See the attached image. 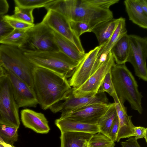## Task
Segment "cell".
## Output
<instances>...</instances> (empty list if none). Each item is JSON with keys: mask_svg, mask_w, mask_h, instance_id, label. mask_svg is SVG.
<instances>
[{"mask_svg": "<svg viewBox=\"0 0 147 147\" xmlns=\"http://www.w3.org/2000/svg\"><path fill=\"white\" fill-rule=\"evenodd\" d=\"M0 65L25 82L33 89V74L35 66L20 48L0 45Z\"/></svg>", "mask_w": 147, "mask_h": 147, "instance_id": "obj_3", "label": "cell"}, {"mask_svg": "<svg viewBox=\"0 0 147 147\" xmlns=\"http://www.w3.org/2000/svg\"><path fill=\"white\" fill-rule=\"evenodd\" d=\"M130 50L127 62L134 69L135 74L140 79L147 81V38L129 35Z\"/></svg>", "mask_w": 147, "mask_h": 147, "instance_id": "obj_7", "label": "cell"}, {"mask_svg": "<svg viewBox=\"0 0 147 147\" xmlns=\"http://www.w3.org/2000/svg\"><path fill=\"white\" fill-rule=\"evenodd\" d=\"M55 124L61 132L76 131L94 134L100 132L97 124L86 123L68 119H57Z\"/></svg>", "mask_w": 147, "mask_h": 147, "instance_id": "obj_15", "label": "cell"}, {"mask_svg": "<svg viewBox=\"0 0 147 147\" xmlns=\"http://www.w3.org/2000/svg\"><path fill=\"white\" fill-rule=\"evenodd\" d=\"M117 116L114 103H110L107 109L100 118L97 124L100 132L108 136L111 127Z\"/></svg>", "mask_w": 147, "mask_h": 147, "instance_id": "obj_22", "label": "cell"}, {"mask_svg": "<svg viewBox=\"0 0 147 147\" xmlns=\"http://www.w3.org/2000/svg\"><path fill=\"white\" fill-rule=\"evenodd\" d=\"M27 31L14 29L0 43L20 48L25 42Z\"/></svg>", "mask_w": 147, "mask_h": 147, "instance_id": "obj_23", "label": "cell"}, {"mask_svg": "<svg viewBox=\"0 0 147 147\" xmlns=\"http://www.w3.org/2000/svg\"><path fill=\"white\" fill-rule=\"evenodd\" d=\"M5 70L18 107H36L38 102L34 90L25 82Z\"/></svg>", "mask_w": 147, "mask_h": 147, "instance_id": "obj_12", "label": "cell"}, {"mask_svg": "<svg viewBox=\"0 0 147 147\" xmlns=\"http://www.w3.org/2000/svg\"><path fill=\"white\" fill-rule=\"evenodd\" d=\"M4 15H0V42L14 30L5 21Z\"/></svg>", "mask_w": 147, "mask_h": 147, "instance_id": "obj_31", "label": "cell"}, {"mask_svg": "<svg viewBox=\"0 0 147 147\" xmlns=\"http://www.w3.org/2000/svg\"><path fill=\"white\" fill-rule=\"evenodd\" d=\"M27 37L20 48L22 50L59 51L54 40L53 31L42 21L27 31Z\"/></svg>", "mask_w": 147, "mask_h": 147, "instance_id": "obj_5", "label": "cell"}, {"mask_svg": "<svg viewBox=\"0 0 147 147\" xmlns=\"http://www.w3.org/2000/svg\"><path fill=\"white\" fill-rule=\"evenodd\" d=\"M137 1L145 13L147 15V0H137Z\"/></svg>", "mask_w": 147, "mask_h": 147, "instance_id": "obj_36", "label": "cell"}, {"mask_svg": "<svg viewBox=\"0 0 147 147\" xmlns=\"http://www.w3.org/2000/svg\"><path fill=\"white\" fill-rule=\"evenodd\" d=\"M18 129L0 124V137L5 142L13 145L18 139Z\"/></svg>", "mask_w": 147, "mask_h": 147, "instance_id": "obj_24", "label": "cell"}, {"mask_svg": "<svg viewBox=\"0 0 147 147\" xmlns=\"http://www.w3.org/2000/svg\"><path fill=\"white\" fill-rule=\"evenodd\" d=\"M72 92L65 100L52 106L49 109L53 113L66 112L94 104L109 103L108 98L104 92L76 97Z\"/></svg>", "mask_w": 147, "mask_h": 147, "instance_id": "obj_11", "label": "cell"}, {"mask_svg": "<svg viewBox=\"0 0 147 147\" xmlns=\"http://www.w3.org/2000/svg\"><path fill=\"white\" fill-rule=\"evenodd\" d=\"M71 29L74 34L78 37L83 34L89 32L91 28L88 24L82 22L69 21Z\"/></svg>", "mask_w": 147, "mask_h": 147, "instance_id": "obj_30", "label": "cell"}, {"mask_svg": "<svg viewBox=\"0 0 147 147\" xmlns=\"http://www.w3.org/2000/svg\"><path fill=\"white\" fill-rule=\"evenodd\" d=\"M42 22L53 31L70 41L80 52L85 53L80 38L73 32L69 21L63 15L55 11L48 10Z\"/></svg>", "mask_w": 147, "mask_h": 147, "instance_id": "obj_10", "label": "cell"}, {"mask_svg": "<svg viewBox=\"0 0 147 147\" xmlns=\"http://www.w3.org/2000/svg\"><path fill=\"white\" fill-rule=\"evenodd\" d=\"M135 138L136 140L144 138L147 143V128L142 126H135L134 128Z\"/></svg>", "mask_w": 147, "mask_h": 147, "instance_id": "obj_32", "label": "cell"}, {"mask_svg": "<svg viewBox=\"0 0 147 147\" xmlns=\"http://www.w3.org/2000/svg\"><path fill=\"white\" fill-rule=\"evenodd\" d=\"M19 109L6 73L0 79V124L18 129L20 125Z\"/></svg>", "mask_w": 147, "mask_h": 147, "instance_id": "obj_6", "label": "cell"}, {"mask_svg": "<svg viewBox=\"0 0 147 147\" xmlns=\"http://www.w3.org/2000/svg\"><path fill=\"white\" fill-rule=\"evenodd\" d=\"M93 135L76 131L61 132L60 147H83L85 143L89 141Z\"/></svg>", "mask_w": 147, "mask_h": 147, "instance_id": "obj_19", "label": "cell"}, {"mask_svg": "<svg viewBox=\"0 0 147 147\" xmlns=\"http://www.w3.org/2000/svg\"><path fill=\"white\" fill-rule=\"evenodd\" d=\"M103 45L97 46L85 53L69 81L73 89H77L82 85L103 61L100 60L99 54Z\"/></svg>", "mask_w": 147, "mask_h": 147, "instance_id": "obj_8", "label": "cell"}, {"mask_svg": "<svg viewBox=\"0 0 147 147\" xmlns=\"http://www.w3.org/2000/svg\"><path fill=\"white\" fill-rule=\"evenodd\" d=\"M21 116L22 122L25 127L39 134H47L49 132L48 121L43 113L26 109L22 110Z\"/></svg>", "mask_w": 147, "mask_h": 147, "instance_id": "obj_14", "label": "cell"}, {"mask_svg": "<svg viewBox=\"0 0 147 147\" xmlns=\"http://www.w3.org/2000/svg\"><path fill=\"white\" fill-rule=\"evenodd\" d=\"M0 147H4L1 144H0Z\"/></svg>", "mask_w": 147, "mask_h": 147, "instance_id": "obj_40", "label": "cell"}, {"mask_svg": "<svg viewBox=\"0 0 147 147\" xmlns=\"http://www.w3.org/2000/svg\"><path fill=\"white\" fill-rule=\"evenodd\" d=\"M53 0H14L16 5L21 7L32 8L45 7Z\"/></svg>", "mask_w": 147, "mask_h": 147, "instance_id": "obj_27", "label": "cell"}, {"mask_svg": "<svg viewBox=\"0 0 147 147\" xmlns=\"http://www.w3.org/2000/svg\"><path fill=\"white\" fill-rule=\"evenodd\" d=\"M54 40L59 51L67 57L79 63L85 53L80 52L70 41L53 31Z\"/></svg>", "mask_w": 147, "mask_h": 147, "instance_id": "obj_18", "label": "cell"}, {"mask_svg": "<svg viewBox=\"0 0 147 147\" xmlns=\"http://www.w3.org/2000/svg\"><path fill=\"white\" fill-rule=\"evenodd\" d=\"M124 3L129 20L139 27L146 29L147 15L141 8L137 0H125Z\"/></svg>", "mask_w": 147, "mask_h": 147, "instance_id": "obj_17", "label": "cell"}, {"mask_svg": "<svg viewBox=\"0 0 147 147\" xmlns=\"http://www.w3.org/2000/svg\"><path fill=\"white\" fill-rule=\"evenodd\" d=\"M34 9L21 7L16 6L14 13L11 16L13 18L24 22L34 24L33 11Z\"/></svg>", "mask_w": 147, "mask_h": 147, "instance_id": "obj_26", "label": "cell"}, {"mask_svg": "<svg viewBox=\"0 0 147 147\" xmlns=\"http://www.w3.org/2000/svg\"><path fill=\"white\" fill-rule=\"evenodd\" d=\"M119 18L117 26L108 41L103 45L99 53L100 59L105 60L115 43L124 35L127 34L125 19L120 17Z\"/></svg>", "mask_w": 147, "mask_h": 147, "instance_id": "obj_21", "label": "cell"}, {"mask_svg": "<svg viewBox=\"0 0 147 147\" xmlns=\"http://www.w3.org/2000/svg\"><path fill=\"white\" fill-rule=\"evenodd\" d=\"M111 71L115 91L119 98L124 102L127 101L132 109L142 114L143 96L137 81L125 64H115Z\"/></svg>", "mask_w": 147, "mask_h": 147, "instance_id": "obj_2", "label": "cell"}, {"mask_svg": "<svg viewBox=\"0 0 147 147\" xmlns=\"http://www.w3.org/2000/svg\"><path fill=\"white\" fill-rule=\"evenodd\" d=\"M33 75V90L43 110L64 100L72 91L67 78L53 71L35 66Z\"/></svg>", "mask_w": 147, "mask_h": 147, "instance_id": "obj_1", "label": "cell"}, {"mask_svg": "<svg viewBox=\"0 0 147 147\" xmlns=\"http://www.w3.org/2000/svg\"><path fill=\"white\" fill-rule=\"evenodd\" d=\"M9 5L6 0H0V15H4L8 11Z\"/></svg>", "mask_w": 147, "mask_h": 147, "instance_id": "obj_35", "label": "cell"}, {"mask_svg": "<svg viewBox=\"0 0 147 147\" xmlns=\"http://www.w3.org/2000/svg\"><path fill=\"white\" fill-rule=\"evenodd\" d=\"M129 50V35L126 34L115 43L111 50L116 64H124L127 62Z\"/></svg>", "mask_w": 147, "mask_h": 147, "instance_id": "obj_20", "label": "cell"}, {"mask_svg": "<svg viewBox=\"0 0 147 147\" xmlns=\"http://www.w3.org/2000/svg\"><path fill=\"white\" fill-rule=\"evenodd\" d=\"M88 144L89 147H114L115 146V142L100 132L93 134Z\"/></svg>", "mask_w": 147, "mask_h": 147, "instance_id": "obj_25", "label": "cell"}, {"mask_svg": "<svg viewBox=\"0 0 147 147\" xmlns=\"http://www.w3.org/2000/svg\"><path fill=\"white\" fill-rule=\"evenodd\" d=\"M121 145L122 147H141L137 140L134 138L131 137L127 140L122 142Z\"/></svg>", "mask_w": 147, "mask_h": 147, "instance_id": "obj_34", "label": "cell"}, {"mask_svg": "<svg viewBox=\"0 0 147 147\" xmlns=\"http://www.w3.org/2000/svg\"><path fill=\"white\" fill-rule=\"evenodd\" d=\"M110 103H98L71 111L61 113L60 118L68 119L88 124H97Z\"/></svg>", "mask_w": 147, "mask_h": 147, "instance_id": "obj_13", "label": "cell"}, {"mask_svg": "<svg viewBox=\"0 0 147 147\" xmlns=\"http://www.w3.org/2000/svg\"><path fill=\"white\" fill-rule=\"evenodd\" d=\"M23 51L35 66L50 69L67 79L71 77L79 64L60 51Z\"/></svg>", "mask_w": 147, "mask_h": 147, "instance_id": "obj_4", "label": "cell"}, {"mask_svg": "<svg viewBox=\"0 0 147 147\" xmlns=\"http://www.w3.org/2000/svg\"><path fill=\"white\" fill-rule=\"evenodd\" d=\"M3 18L14 29L28 30L34 25V24H30L22 21L9 15H4Z\"/></svg>", "mask_w": 147, "mask_h": 147, "instance_id": "obj_28", "label": "cell"}, {"mask_svg": "<svg viewBox=\"0 0 147 147\" xmlns=\"http://www.w3.org/2000/svg\"><path fill=\"white\" fill-rule=\"evenodd\" d=\"M111 70L108 72L104 77L100 86L98 93L106 92L112 96L115 92Z\"/></svg>", "mask_w": 147, "mask_h": 147, "instance_id": "obj_29", "label": "cell"}, {"mask_svg": "<svg viewBox=\"0 0 147 147\" xmlns=\"http://www.w3.org/2000/svg\"><path fill=\"white\" fill-rule=\"evenodd\" d=\"M0 144L4 147H15L13 145L8 144L5 142L0 137Z\"/></svg>", "mask_w": 147, "mask_h": 147, "instance_id": "obj_37", "label": "cell"}, {"mask_svg": "<svg viewBox=\"0 0 147 147\" xmlns=\"http://www.w3.org/2000/svg\"><path fill=\"white\" fill-rule=\"evenodd\" d=\"M119 128V121L117 116L111 127L108 136V137L114 142H116Z\"/></svg>", "mask_w": 147, "mask_h": 147, "instance_id": "obj_33", "label": "cell"}, {"mask_svg": "<svg viewBox=\"0 0 147 147\" xmlns=\"http://www.w3.org/2000/svg\"><path fill=\"white\" fill-rule=\"evenodd\" d=\"M113 55L110 51L106 59L102 62L96 70L80 87L73 89L72 93L75 96L94 95L98 93L101 84L104 77L115 64Z\"/></svg>", "mask_w": 147, "mask_h": 147, "instance_id": "obj_9", "label": "cell"}, {"mask_svg": "<svg viewBox=\"0 0 147 147\" xmlns=\"http://www.w3.org/2000/svg\"><path fill=\"white\" fill-rule=\"evenodd\" d=\"M6 75L5 70L0 65V79Z\"/></svg>", "mask_w": 147, "mask_h": 147, "instance_id": "obj_38", "label": "cell"}, {"mask_svg": "<svg viewBox=\"0 0 147 147\" xmlns=\"http://www.w3.org/2000/svg\"><path fill=\"white\" fill-rule=\"evenodd\" d=\"M88 142H86L84 144L83 147H89Z\"/></svg>", "mask_w": 147, "mask_h": 147, "instance_id": "obj_39", "label": "cell"}, {"mask_svg": "<svg viewBox=\"0 0 147 147\" xmlns=\"http://www.w3.org/2000/svg\"><path fill=\"white\" fill-rule=\"evenodd\" d=\"M119 18L110 19L92 28L89 32H92L96 35L99 45H104L110 38L118 24Z\"/></svg>", "mask_w": 147, "mask_h": 147, "instance_id": "obj_16", "label": "cell"}]
</instances>
